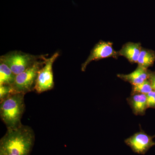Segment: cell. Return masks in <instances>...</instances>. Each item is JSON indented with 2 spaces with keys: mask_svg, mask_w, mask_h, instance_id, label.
Masks as SVG:
<instances>
[{
  "mask_svg": "<svg viewBox=\"0 0 155 155\" xmlns=\"http://www.w3.org/2000/svg\"><path fill=\"white\" fill-rule=\"evenodd\" d=\"M35 140L33 129L27 125L8 129L0 140V155H29Z\"/></svg>",
  "mask_w": 155,
  "mask_h": 155,
  "instance_id": "1",
  "label": "cell"
},
{
  "mask_svg": "<svg viewBox=\"0 0 155 155\" xmlns=\"http://www.w3.org/2000/svg\"><path fill=\"white\" fill-rule=\"evenodd\" d=\"M25 94L16 93L0 101V116L7 129H13L21 125L25 109Z\"/></svg>",
  "mask_w": 155,
  "mask_h": 155,
  "instance_id": "2",
  "label": "cell"
},
{
  "mask_svg": "<svg viewBox=\"0 0 155 155\" xmlns=\"http://www.w3.org/2000/svg\"><path fill=\"white\" fill-rule=\"evenodd\" d=\"M45 58V55H34L20 51H13L1 56L0 62L8 65L13 73L17 75Z\"/></svg>",
  "mask_w": 155,
  "mask_h": 155,
  "instance_id": "3",
  "label": "cell"
},
{
  "mask_svg": "<svg viewBox=\"0 0 155 155\" xmlns=\"http://www.w3.org/2000/svg\"><path fill=\"white\" fill-rule=\"evenodd\" d=\"M44 59L37 61L28 69L16 75L12 85L16 92L25 94L34 90L38 73L44 64Z\"/></svg>",
  "mask_w": 155,
  "mask_h": 155,
  "instance_id": "4",
  "label": "cell"
},
{
  "mask_svg": "<svg viewBox=\"0 0 155 155\" xmlns=\"http://www.w3.org/2000/svg\"><path fill=\"white\" fill-rule=\"evenodd\" d=\"M59 56L57 52L50 58H45L44 64L39 69L38 73L34 90L37 93L51 90L54 87L53 65Z\"/></svg>",
  "mask_w": 155,
  "mask_h": 155,
  "instance_id": "5",
  "label": "cell"
},
{
  "mask_svg": "<svg viewBox=\"0 0 155 155\" xmlns=\"http://www.w3.org/2000/svg\"><path fill=\"white\" fill-rule=\"evenodd\" d=\"M119 55V52L114 50L112 43L101 41L95 45L86 61L81 65V71H85L87 65L92 61L110 57L116 59Z\"/></svg>",
  "mask_w": 155,
  "mask_h": 155,
  "instance_id": "6",
  "label": "cell"
},
{
  "mask_svg": "<svg viewBox=\"0 0 155 155\" xmlns=\"http://www.w3.org/2000/svg\"><path fill=\"white\" fill-rule=\"evenodd\" d=\"M125 143L134 152L139 154H145L151 147L155 145L153 137L143 132L135 134L126 139Z\"/></svg>",
  "mask_w": 155,
  "mask_h": 155,
  "instance_id": "7",
  "label": "cell"
},
{
  "mask_svg": "<svg viewBox=\"0 0 155 155\" xmlns=\"http://www.w3.org/2000/svg\"><path fill=\"white\" fill-rule=\"evenodd\" d=\"M141 51L140 43L129 42L123 46L119 52V55L124 56L130 63H137Z\"/></svg>",
  "mask_w": 155,
  "mask_h": 155,
  "instance_id": "8",
  "label": "cell"
},
{
  "mask_svg": "<svg viewBox=\"0 0 155 155\" xmlns=\"http://www.w3.org/2000/svg\"><path fill=\"white\" fill-rule=\"evenodd\" d=\"M130 104L134 114L136 115L144 114L147 107L146 94H137L134 95L130 98Z\"/></svg>",
  "mask_w": 155,
  "mask_h": 155,
  "instance_id": "9",
  "label": "cell"
},
{
  "mask_svg": "<svg viewBox=\"0 0 155 155\" xmlns=\"http://www.w3.org/2000/svg\"><path fill=\"white\" fill-rule=\"evenodd\" d=\"M16 76L8 65L0 62V85H13Z\"/></svg>",
  "mask_w": 155,
  "mask_h": 155,
  "instance_id": "10",
  "label": "cell"
},
{
  "mask_svg": "<svg viewBox=\"0 0 155 155\" xmlns=\"http://www.w3.org/2000/svg\"><path fill=\"white\" fill-rule=\"evenodd\" d=\"M155 59V55L152 53L146 50H141L137 63L139 67L147 69L152 65Z\"/></svg>",
  "mask_w": 155,
  "mask_h": 155,
  "instance_id": "11",
  "label": "cell"
},
{
  "mask_svg": "<svg viewBox=\"0 0 155 155\" xmlns=\"http://www.w3.org/2000/svg\"><path fill=\"white\" fill-rule=\"evenodd\" d=\"M118 76L122 80L128 81L133 85L140 84L145 81L141 79L139 77L136 70L130 74H127V75L119 74L118 75Z\"/></svg>",
  "mask_w": 155,
  "mask_h": 155,
  "instance_id": "12",
  "label": "cell"
},
{
  "mask_svg": "<svg viewBox=\"0 0 155 155\" xmlns=\"http://www.w3.org/2000/svg\"><path fill=\"white\" fill-rule=\"evenodd\" d=\"M133 91L134 93L147 94L152 91L153 89L149 81L146 80L140 84L133 85Z\"/></svg>",
  "mask_w": 155,
  "mask_h": 155,
  "instance_id": "13",
  "label": "cell"
},
{
  "mask_svg": "<svg viewBox=\"0 0 155 155\" xmlns=\"http://www.w3.org/2000/svg\"><path fill=\"white\" fill-rule=\"evenodd\" d=\"M16 93L17 92L13 88L12 85H0V101H2L9 96Z\"/></svg>",
  "mask_w": 155,
  "mask_h": 155,
  "instance_id": "14",
  "label": "cell"
},
{
  "mask_svg": "<svg viewBox=\"0 0 155 155\" xmlns=\"http://www.w3.org/2000/svg\"><path fill=\"white\" fill-rule=\"evenodd\" d=\"M155 106V97L147 101V107H153Z\"/></svg>",
  "mask_w": 155,
  "mask_h": 155,
  "instance_id": "15",
  "label": "cell"
},
{
  "mask_svg": "<svg viewBox=\"0 0 155 155\" xmlns=\"http://www.w3.org/2000/svg\"><path fill=\"white\" fill-rule=\"evenodd\" d=\"M147 101L155 97V91H151L148 94H146Z\"/></svg>",
  "mask_w": 155,
  "mask_h": 155,
  "instance_id": "16",
  "label": "cell"
},
{
  "mask_svg": "<svg viewBox=\"0 0 155 155\" xmlns=\"http://www.w3.org/2000/svg\"><path fill=\"white\" fill-rule=\"evenodd\" d=\"M151 84L153 90L155 91V76H153L151 80Z\"/></svg>",
  "mask_w": 155,
  "mask_h": 155,
  "instance_id": "17",
  "label": "cell"
}]
</instances>
